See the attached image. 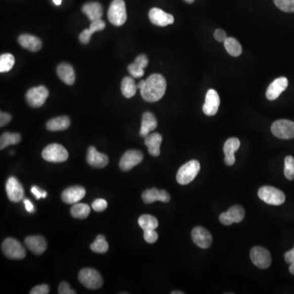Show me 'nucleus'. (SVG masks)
<instances>
[{
	"label": "nucleus",
	"instance_id": "f257e3e1",
	"mask_svg": "<svg viewBox=\"0 0 294 294\" xmlns=\"http://www.w3.org/2000/svg\"><path fill=\"white\" fill-rule=\"evenodd\" d=\"M167 83L163 75L153 74L146 80H141L138 89L141 91L142 98L148 102H158L163 98L166 92Z\"/></svg>",
	"mask_w": 294,
	"mask_h": 294
},
{
	"label": "nucleus",
	"instance_id": "f03ea898",
	"mask_svg": "<svg viewBox=\"0 0 294 294\" xmlns=\"http://www.w3.org/2000/svg\"><path fill=\"white\" fill-rule=\"evenodd\" d=\"M109 21L115 26H123L127 20V12L123 0H113L107 13Z\"/></svg>",
	"mask_w": 294,
	"mask_h": 294
},
{
	"label": "nucleus",
	"instance_id": "7ed1b4c3",
	"mask_svg": "<svg viewBox=\"0 0 294 294\" xmlns=\"http://www.w3.org/2000/svg\"><path fill=\"white\" fill-rule=\"evenodd\" d=\"M258 194L263 201L270 205H281L285 201L284 192L274 186H263L259 189Z\"/></svg>",
	"mask_w": 294,
	"mask_h": 294
},
{
	"label": "nucleus",
	"instance_id": "20e7f679",
	"mask_svg": "<svg viewBox=\"0 0 294 294\" xmlns=\"http://www.w3.org/2000/svg\"><path fill=\"white\" fill-rule=\"evenodd\" d=\"M200 170L199 161L191 160L185 163L178 170L177 174V181L180 185H187L191 183Z\"/></svg>",
	"mask_w": 294,
	"mask_h": 294
},
{
	"label": "nucleus",
	"instance_id": "39448f33",
	"mask_svg": "<svg viewBox=\"0 0 294 294\" xmlns=\"http://www.w3.org/2000/svg\"><path fill=\"white\" fill-rule=\"evenodd\" d=\"M43 159L52 163L65 162L69 157L67 150L63 146L57 143L47 146L42 152Z\"/></svg>",
	"mask_w": 294,
	"mask_h": 294
},
{
	"label": "nucleus",
	"instance_id": "423d86ee",
	"mask_svg": "<svg viewBox=\"0 0 294 294\" xmlns=\"http://www.w3.org/2000/svg\"><path fill=\"white\" fill-rule=\"evenodd\" d=\"M78 280L89 289H98L103 284L102 275L94 269L85 268L81 270L78 274Z\"/></svg>",
	"mask_w": 294,
	"mask_h": 294
},
{
	"label": "nucleus",
	"instance_id": "0eeeda50",
	"mask_svg": "<svg viewBox=\"0 0 294 294\" xmlns=\"http://www.w3.org/2000/svg\"><path fill=\"white\" fill-rule=\"evenodd\" d=\"M271 133L279 139L294 138V122L288 119H279L271 125Z\"/></svg>",
	"mask_w": 294,
	"mask_h": 294
},
{
	"label": "nucleus",
	"instance_id": "6e6552de",
	"mask_svg": "<svg viewBox=\"0 0 294 294\" xmlns=\"http://www.w3.org/2000/svg\"><path fill=\"white\" fill-rule=\"evenodd\" d=\"M3 253L11 259H23L26 257V249L17 239L7 238L2 243Z\"/></svg>",
	"mask_w": 294,
	"mask_h": 294
},
{
	"label": "nucleus",
	"instance_id": "1a4fd4ad",
	"mask_svg": "<svg viewBox=\"0 0 294 294\" xmlns=\"http://www.w3.org/2000/svg\"><path fill=\"white\" fill-rule=\"evenodd\" d=\"M49 95V90L45 86L34 87L26 93V101L31 107L38 108L45 103Z\"/></svg>",
	"mask_w": 294,
	"mask_h": 294
},
{
	"label": "nucleus",
	"instance_id": "9d476101",
	"mask_svg": "<svg viewBox=\"0 0 294 294\" xmlns=\"http://www.w3.org/2000/svg\"><path fill=\"white\" fill-rule=\"evenodd\" d=\"M250 258L253 263L258 268L267 269L271 266V254L268 250L260 246H256L251 249Z\"/></svg>",
	"mask_w": 294,
	"mask_h": 294
},
{
	"label": "nucleus",
	"instance_id": "9b49d317",
	"mask_svg": "<svg viewBox=\"0 0 294 294\" xmlns=\"http://www.w3.org/2000/svg\"><path fill=\"white\" fill-rule=\"evenodd\" d=\"M142 159L143 154L139 150H128L119 161V167L123 171H129L140 163H142Z\"/></svg>",
	"mask_w": 294,
	"mask_h": 294
},
{
	"label": "nucleus",
	"instance_id": "f8f14e48",
	"mask_svg": "<svg viewBox=\"0 0 294 294\" xmlns=\"http://www.w3.org/2000/svg\"><path fill=\"white\" fill-rule=\"evenodd\" d=\"M245 212L241 206L235 205L230 207V209L222 213L219 217V220L225 226H230L233 223H239L243 220Z\"/></svg>",
	"mask_w": 294,
	"mask_h": 294
},
{
	"label": "nucleus",
	"instance_id": "ddd939ff",
	"mask_svg": "<svg viewBox=\"0 0 294 294\" xmlns=\"http://www.w3.org/2000/svg\"><path fill=\"white\" fill-rule=\"evenodd\" d=\"M7 195L11 201L20 202L24 198L23 186L18 182L17 178L10 177L6 183Z\"/></svg>",
	"mask_w": 294,
	"mask_h": 294
},
{
	"label": "nucleus",
	"instance_id": "4468645a",
	"mask_svg": "<svg viewBox=\"0 0 294 294\" xmlns=\"http://www.w3.org/2000/svg\"><path fill=\"white\" fill-rule=\"evenodd\" d=\"M220 102V98L216 90L209 89L206 94L205 102L203 104V113L207 116H214L218 113Z\"/></svg>",
	"mask_w": 294,
	"mask_h": 294
},
{
	"label": "nucleus",
	"instance_id": "2eb2a0df",
	"mask_svg": "<svg viewBox=\"0 0 294 294\" xmlns=\"http://www.w3.org/2000/svg\"><path fill=\"white\" fill-rule=\"evenodd\" d=\"M191 237L193 242L201 248H209L213 242V238L209 231L202 227H197L193 229Z\"/></svg>",
	"mask_w": 294,
	"mask_h": 294
},
{
	"label": "nucleus",
	"instance_id": "dca6fc26",
	"mask_svg": "<svg viewBox=\"0 0 294 294\" xmlns=\"http://www.w3.org/2000/svg\"><path fill=\"white\" fill-rule=\"evenodd\" d=\"M149 18L151 23L158 26H167L174 22V17L158 8H153L149 13Z\"/></svg>",
	"mask_w": 294,
	"mask_h": 294
},
{
	"label": "nucleus",
	"instance_id": "f3484780",
	"mask_svg": "<svg viewBox=\"0 0 294 294\" xmlns=\"http://www.w3.org/2000/svg\"><path fill=\"white\" fill-rule=\"evenodd\" d=\"M288 85V78L285 77H280L275 79L271 85H269L267 89V93H266L267 99L270 101L277 99L279 96L281 95V93L286 90Z\"/></svg>",
	"mask_w": 294,
	"mask_h": 294
},
{
	"label": "nucleus",
	"instance_id": "a211bd4d",
	"mask_svg": "<svg viewBox=\"0 0 294 294\" xmlns=\"http://www.w3.org/2000/svg\"><path fill=\"white\" fill-rule=\"evenodd\" d=\"M142 199L145 203L150 204L155 201L169 203L170 201V195L164 190H158L156 188L149 189L142 193Z\"/></svg>",
	"mask_w": 294,
	"mask_h": 294
},
{
	"label": "nucleus",
	"instance_id": "6ab92c4d",
	"mask_svg": "<svg viewBox=\"0 0 294 294\" xmlns=\"http://www.w3.org/2000/svg\"><path fill=\"white\" fill-rule=\"evenodd\" d=\"M87 162L92 167L102 169L108 164L109 158L105 154L98 152L94 146H90L88 150Z\"/></svg>",
	"mask_w": 294,
	"mask_h": 294
},
{
	"label": "nucleus",
	"instance_id": "aec40b11",
	"mask_svg": "<svg viewBox=\"0 0 294 294\" xmlns=\"http://www.w3.org/2000/svg\"><path fill=\"white\" fill-rule=\"evenodd\" d=\"M86 191L82 186H71L62 192V199L68 204H74L80 201L85 196Z\"/></svg>",
	"mask_w": 294,
	"mask_h": 294
},
{
	"label": "nucleus",
	"instance_id": "412c9836",
	"mask_svg": "<svg viewBox=\"0 0 294 294\" xmlns=\"http://www.w3.org/2000/svg\"><path fill=\"white\" fill-rule=\"evenodd\" d=\"M240 146V142L236 138H229L227 142H225L224 150L225 163L227 166H232L235 163V153Z\"/></svg>",
	"mask_w": 294,
	"mask_h": 294
},
{
	"label": "nucleus",
	"instance_id": "4be33fe9",
	"mask_svg": "<svg viewBox=\"0 0 294 294\" xmlns=\"http://www.w3.org/2000/svg\"><path fill=\"white\" fill-rule=\"evenodd\" d=\"M25 244L28 249H30L33 254L40 255L47 249V242L45 238L40 235H32L28 236L25 239Z\"/></svg>",
	"mask_w": 294,
	"mask_h": 294
},
{
	"label": "nucleus",
	"instance_id": "5701e85b",
	"mask_svg": "<svg viewBox=\"0 0 294 294\" xmlns=\"http://www.w3.org/2000/svg\"><path fill=\"white\" fill-rule=\"evenodd\" d=\"M148 58L144 54H141L136 58L134 63L128 66V70L134 78H141L144 75V69L148 66Z\"/></svg>",
	"mask_w": 294,
	"mask_h": 294
},
{
	"label": "nucleus",
	"instance_id": "b1692460",
	"mask_svg": "<svg viewBox=\"0 0 294 294\" xmlns=\"http://www.w3.org/2000/svg\"><path fill=\"white\" fill-rule=\"evenodd\" d=\"M162 143V136L158 133L149 134L145 138V144L148 147L150 155L159 156L160 154V145Z\"/></svg>",
	"mask_w": 294,
	"mask_h": 294
},
{
	"label": "nucleus",
	"instance_id": "393cba45",
	"mask_svg": "<svg viewBox=\"0 0 294 294\" xmlns=\"http://www.w3.org/2000/svg\"><path fill=\"white\" fill-rule=\"evenodd\" d=\"M18 43L22 48L30 52L39 51L42 47L40 39L31 34H21L18 38Z\"/></svg>",
	"mask_w": 294,
	"mask_h": 294
},
{
	"label": "nucleus",
	"instance_id": "a878e982",
	"mask_svg": "<svg viewBox=\"0 0 294 294\" xmlns=\"http://www.w3.org/2000/svg\"><path fill=\"white\" fill-rule=\"evenodd\" d=\"M57 75L60 79L67 85H72L75 81V73L70 64L62 63L57 68Z\"/></svg>",
	"mask_w": 294,
	"mask_h": 294
},
{
	"label": "nucleus",
	"instance_id": "bb28decb",
	"mask_svg": "<svg viewBox=\"0 0 294 294\" xmlns=\"http://www.w3.org/2000/svg\"><path fill=\"white\" fill-rule=\"evenodd\" d=\"M82 11L91 21H98L103 15V9L99 3H87L83 5Z\"/></svg>",
	"mask_w": 294,
	"mask_h": 294
},
{
	"label": "nucleus",
	"instance_id": "cd10ccee",
	"mask_svg": "<svg viewBox=\"0 0 294 294\" xmlns=\"http://www.w3.org/2000/svg\"><path fill=\"white\" fill-rule=\"evenodd\" d=\"M157 128V119L155 115L150 112H146L142 116V127L140 130V135L146 138L150 132L154 131Z\"/></svg>",
	"mask_w": 294,
	"mask_h": 294
},
{
	"label": "nucleus",
	"instance_id": "c85d7f7f",
	"mask_svg": "<svg viewBox=\"0 0 294 294\" xmlns=\"http://www.w3.org/2000/svg\"><path fill=\"white\" fill-rule=\"evenodd\" d=\"M105 27H106V23L102 19L92 21L90 27L87 29V30H83L79 34V41L82 44H83V45H87V44L90 42V39H91V37L93 33L100 31V30H103Z\"/></svg>",
	"mask_w": 294,
	"mask_h": 294
},
{
	"label": "nucleus",
	"instance_id": "c756f323",
	"mask_svg": "<svg viewBox=\"0 0 294 294\" xmlns=\"http://www.w3.org/2000/svg\"><path fill=\"white\" fill-rule=\"evenodd\" d=\"M70 120L67 116H60L50 119L47 123V129L49 131H63L70 127Z\"/></svg>",
	"mask_w": 294,
	"mask_h": 294
},
{
	"label": "nucleus",
	"instance_id": "7c9ffc66",
	"mask_svg": "<svg viewBox=\"0 0 294 294\" xmlns=\"http://www.w3.org/2000/svg\"><path fill=\"white\" fill-rule=\"evenodd\" d=\"M138 89L135 80L131 77H125L121 83V91L125 98H131L135 95Z\"/></svg>",
	"mask_w": 294,
	"mask_h": 294
},
{
	"label": "nucleus",
	"instance_id": "2f4dec72",
	"mask_svg": "<svg viewBox=\"0 0 294 294\" xmlns=\"http://www.w3.org/2000/svg\"><path fill=\"white\" fill-rule=\"evenodd\" d=\"M225 49L232 57H239L242 53V47L237 39L229 37L224 41Z\"/></svg>",
	"mask_w": 294,
	"mask_h": 294
},
{
	"label": "nucleus",
	"instance_id": "473e14b6",
	"mask_svg": "<svg viewBox=\"0 0 294 294\" xmlns=\"http://www.w3.org/2000/svg\"><path fill=\"white\" fill-rule=\"evenodd\" d=\"M138 224L143 231H148V230H155L159 226V222L155 217L149 215V214H144L140 217L138 219Z\"/></svg>",
	"mask_w": 294,
	"mask_h": 294
},
{
	"label": "nucleus",
	"instance_id": "72a5a7b5",
	"mask_svg": "<svg viewBox=\"0 0 294 294\" xmlns=\"http://www.w3.org/2000/svg\"><path fill=\"white\" fill-rule=\"evenodd\" d=\"M21 142V135L19 134H12L6 132L1 135L0 138V149L4 150L11 145H17Z\"/></svg>",
	"mask_w": 294,
	"mask_h": 294
},
{
	"label": "nucleus",
	"instance_id": "f704fd0d",
	"mask_svg": "<svg viewBox=\"0 0 294 294\" xmlns=\"http://www.w3.org/2000/svg\"><path fill=\"white\" fill-rule=\"evenodd\" d=\"M70 214L74 218L85 219L90 214V207L85 203H74L71 207Z\"/></svg>",
	"mask_w": 294,
	"mask_h": 294
},
{
	"label": "nucleus",
	"instance_id": "c9c22d12",
	"mask_svg": "<svg viewBox=\"0 0 294 294\" xmlns=\"http://www.w3.org/2000/svg\"><path fill=\"white\" fill-rule=\"evenodd\" d=\"M92 251L97 254H105L109 249V244L103 235L97 236L95 240L90 246Z\"/></svg>",
	"mask_w": 294,
	"mask_h": 294
},
{
	"label": "nucleus",
	"instance_id": "e433bc0d",
	"mask_svg": "<svg viewBox=\"0 0 294 294\" xmlns=\"http://www.w3.org/2000/svg\"><path fill=\"white\" fill-rule=\"evenodd\" d=\"M15 64V58L10 53H5L0 56V72H9Z\"/></svg>",
	"mask_w": 294,
	"mask_h": 294
},
{
	"label": "nucleus",
	"instance_id": "4c0bfd02",
	"mask_svg": "<svg viewBox=\"0 0 294 294\" xmlns=\"http://www.w3.org/2000/svg\"><path fill=\"white\" fill-rule=\"evenodd\" d=\"M284 176L288 180L294 179V158L291 155L284 159Z\"/></svg>",
	"mask_w": 294,
	"mask_h": 294
},
{
	"label": "nucleus",
	"instance_id": "58836bf2",
	"mask_svg": "<svg viewBox=\"0 0 294 294\" xmlns=\"http://www.w3.org/2000/svg\"><path fill=\"white\" fill-rule=\"evenodd\" d=\"M275 6L285 13H294V0H274Z\"/></svg>",
	"mask_w": 294,
	"mask_h": 294
},
{
	"label": "nucleus",
	"instance_id": "ea45409f",
	"mask_svg": "<svg viewBox=\"0 0 294 294\" xmlns=\"http://www.w3.org/2000/svg\"><path fill=\"white\" fill-rule=\"evenodd\" d=\"M107 202L104 199H97L95 201H93L92 204V207L93 210L96 212H103L106 209L107 207Z\"/></svg>",
	"mask_w": 294,
	"mask_h": 294
},
{
	"label": "nucleus",
	"instance_id": "a19ab883",
	"mask_svg": "<svg viewBox=\"0 0 294 294\" xmlns=\"http://www.w3.org/2000/svg\"><path fill=\"white\" fill-rule=\"evenodd\" d=\"M159 235L155 230H148L144 231V239L147 243H154L157 241Z\"/></svg>",
	"mask_w": 294,
	"mask_h": 294
},
{
	"label": "nucleus",
	"instance_id": "79ce46f5",
	"mask_svg": "<svg viewBox=\"0 0 294 294\" xmlns=\"http://www.w3.org/2000/svg\"><path fill=\"white\" fill-rule=\"evenodd\" d=\"M58 293L59 294H74L76 292L74 290L71 289L70 287V284L66 283V282H62L60 284L59 288H58Z\"/></svg>",
	"mask_w": 294,
	"mask_h": 294
},
{
	"label": "nucleus",
	"instance_id": "37998d69",
	"mask_svg": "<svg viewBox=\"0 0 294 294\" xmlns=\"http://www.w3.org/2000/svg\"><path fill=\"white\" fill-rule=\"evenodd\" d=\"M49 292V287L47 284L35 286L32 288L30 294H48Z\"/></svg>",
	"mask_w": 294,
	"mask_h": 294
},
{
	"label": "nucleus",
	"instance_id": "c03bdc74",
	"mask_svg": "<svg viewBox=\"0 0 294 294\" xmlns=\"http://www.w3.org/2000/svg\"><path fill=\"white\" fill-rule=\"evenodd\" d=\"M214 38H216V40L218 42H224L227 39V33L223 30L218 29L214 32Z\"/></svg>",
	"mask_w": 294,
	"mask_h": 294
},
{
	"label": "nucleus",
	"instance_id": "a18cd8bd",
	"mask_svg": "<svg viewBox=\"0 0 294 294\" xmlns=\"http://www.w3.org/2000/svg\"><path fill=\"white\" fill-rule=\"evenodd\" d=\"M12 116L8 113L1 112L0 114V127H4L10 122Z\"/></svg>",
	"mask_w": 294,
	"mask_h": 294
},
{
	"label": "nucleus",
	"instance_id": "49530a36",
	"mask_svg": "<svg viewBox=\"0 0 294 294\" xmlns=\"http://www.w3.org/2000/svg\"><path fill=\"white\" fill-rule=\"evenodd\" d=\"M284 259H285V262L288 264H291V263L294 262V248L292 249L289 250L288 252L284 254Z\"/></svg>",
	"mask_w": 294,
	"mask_h": 294
},
{
	"label": "nucleus",
	"instance_id": "de8ad7c7",
	"mask_svg": "<svg viewBox=\"0 0 294 294\" xmlns=\"http://www.w3.org/2000/svg\"><path fill=\"white\" fill-rule=\"evenodd\" d=\"M24 204H25V207H26V211L29 212V213H34V205H33V203L30 201V199H24Z\"/></svg>",
	"mask_w": 294,
	"mask_h": 294
},
{
	"label": "nucleus",
	"instance_id": "09e8293b",
	"mask_svg": "<svg viewBox=\"0 0 294 294\" xmlns=\"http://www.w3.org/2000/svg\"><path fill=\"white\" fill-rule=\"evenodd\" d=\"M31 193L37 199H39L42 198L43 191H41L37 186H33L31 188Z\"/></svg>",
	"mask_w": 294,
	"mask_h": 294
},
{
	"label": "nucleus",
	"instance_id": "8fccbe9b",
	"mask_svg": "<svg viewBox=\"0 0 294 294\" xmlns=\"http://www.w3.org/2000/svg\"><path fill=\"white\" fill-rule=\"evenodd\" d=\"M289 271L290 273L292 274V275H294V262L290 264Z\"/></svg>",
	"mask_w": 294,
	"mask_h": 294
},
{
	"label": "nucleus",
	"instance_id": "3c124183",
	"mask_svg": "<svg viewBox=\"0 0 294 294\" xmlns=\"http://www.w3.org/2000/svg\"><path fill=\"white\" fill-rule=\"evenodd\" d=\"M62 0H53V2L56 5H61Z\"/></svg>",
	"mask_w": 294,
	"mask_h": 294
},
{
	"label": "nucleus",
	"instance_id": "603ef678",
	"mask_svg": "<svg viewBox=\"0 0 294 294\" xmlns=\"http://www.w3.org/2000/svg\"><path fill=\"white\" fill-rule=\"evenodd\" d=\"M171 293L172 294H183V293H184V292H180V291H178V292H177V291H174V292H172Z\"/></svg>",
	"mask_w": 294,
	"mask_h": 294
},
{
	"label": "nucleus",
	"instance_id": "864d4df0",
	"mask_svg": "<svg viewBox=\"0 0 294 294\" xmlns=\"http://www.w3.org/2000/svg\"><path fill=\"white\" fill-rule=\"evenodd\" d=\"M47 192L46 191H43L42 198H46Z\"/></svg>",
	"mask_w": 294,
	"mask_h": 294
},
{
	"label": "nucleus",
	"instance_id": "5fc2aeb1",
	"mask_svg": "<svg viewBox=\"0 0 294 294\" xmlns=\"http://www.w3.org/2000/svg\"><path fill=\"white\" fill-rule=\"evenodd\" d=\"M185 1H186V3H189V4H191V3L194 2L195 0H185Z\"/></svg>",
	"mask_w": 294,
	"mask_h": 294
}]
</instances>
